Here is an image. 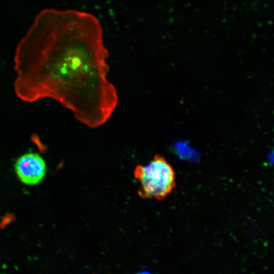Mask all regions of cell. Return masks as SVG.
<instances>
[{"mask_svg": "<svg viewBox=\"0 0 274 274\" xmlns=\"http://www.w3.org/2000/svg\"><path fill=\"white\" fill-rule=\"evenodd\" d=\"M134 175L140 183L138 193L144 199H164L176 186V172L173 167L159 154L155 155L146 165H138Z\"/></svg>", "mask_w": 274, "mask_h": 274, "instance_id": "obj_2", "label": "cell"}, {"mask_svg": "<svg viewBox=\"0 0 274 274\" xmlns=\"http://www.w3.org/2000/svg\"><path fill=\"white\" fill-rule=\"evenodd\" d=\"M15 170L21 182L27 185H35L44 178L47 167L44 159L39 154L27 153L17 159Z\"/></svg>", "mask_w": 274, "mask_h": 274, "instance_id": "obj_3", "label": "cell"}, {"mask_svg": "<svg viewBox=\"0 0 274 274\" xmlns=\"http://www.w3.org/2000/svg\"><path fill=\"white\" fill-rule=\"evenodd\" d=\"M109 56L94 15L44 9L16 48L15 93L26 102L56 100L82 123L98 127L110 118L118 101L108 79Z\"/></svg>", "mask_w": 274, "mask_h": 274, "instance_id": "obj_1", "label": "cell"}]
</instances>
